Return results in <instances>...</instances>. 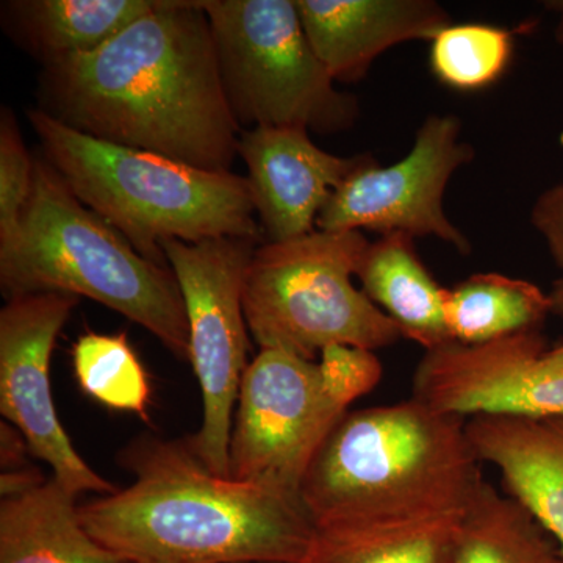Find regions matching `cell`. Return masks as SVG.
I'll return each instance as SVG.
<instances>
[{
  "mask_svg": "<svg viewBox=\"0 0 563 563\" xmlns=\"http://www.w3.org/2000/svg\"><path fill=\"white\" fill-rule=\"evenodd\" d=\"M38 102L74 131L206 172L239 157L203 0H158L99 49L46 63Z\"/></svg>",
  "mask_w": 563,
  "mask_h": 563,
  "instance_id": "6da1fadb",
  "label": "cell"
},
{
  "mask_svg": "<svg viewBox=\"0 0 563 563\" xmlns=\"http://www.w3.org/2000/svg\"><path fill=\"white\" fill-rule=\"evenodd\" d=\"M118 462L133 483L79 506L96 542L128 563H303L301 499L207 468L187 440L140 435Z\"/></svg>",
  "mask_w": 563,
  "mask_h": 563,
  "instance_id": "7a4b0ae2",
  "label": "cell"
},
{
  "mask_svg": "<svg viewBox=\"0 0 563 563\" xmlns=\"http://www.w3.org/2000/svg\"><path fill=\"white\" fill-rule=\"evenodd\" d=\"M466 421L413 396L347 410L299 492L314 529L390 531L462 518L484 483Z\"/></svg>",
  "mask_w": 563,
  "mask_h": 563,
  "instance_id": "3957f363",
  "label": "cell"
},
{
  "mask_svg": "<svg viewBox=\"0 0 563 563\" xmlns=\"http://www.w3.org/2000/svg\"><path fill=\"white\" fill-rule=\"evenodd\" d=\"M7 301L66 292L101 302L190 361V331L179 282L76 198L44 157L35 158L31 198L16 231L0 242Z\"/></svg>",
  "mask_w": 563,
  "mask_h": 563,
  "instance_id": "277c9868",
  "label": "cell"
},
{
  "mask_svg": "<svg viewBox=\"0 0 563 563\" xmlns=\"http://www.w3.org/2000/svg\"><path fill=\"white\" fill-rule=\"evenodd\" d=\"M27 118L43 157L69 190L147 261L169 266L162 250L165 240H261L247 177L206 172L154 152L92 139L40 109L29 110Z\"/></svg>",
  "mask_w": 563,
  "mask_h": 563,
  "instance_id": "5b68a950",
  "label": "cell"
},
{
  "mask_svg": "<svg viewBox=\"0 0 563 563\" xmlns=\"http://www.w3.org/2000/svg\"><path fill=\"white\" fill-rule=\"evenodd\" d=\"M368 244L362 232L314 231L258 246L243 288L258 347L314 362L331 344L376 351L401 340L398 324L352 284Z\"/></svg>",
  "mask_w": 563,
  "mask_h": 563,
  "instance_id": "8992f818",
  "label": "cell"
},
{
  "mask_svg": "<svg viewBox=\"0 0 563 563\" xmlns=\"http://www.w3.org/2000/svg\"><path fill=\"white\" fill-rule=\"evenodd\" d=\"M239 124L339 133L358 118L314 54L295 0H203Z\"/></svg>",
  "mask_w": 563,
  "mask_h": 563,
  "instance_id": "52a82bcc",
  "label": "cell"
},
{
  "mask_svg": "<svg viewBox=\"0 0 563 563\" xmlns=\"http://www.w3.org/2000/svg\"><path fill=\"white\" fill-rule=\"evenodd\" d=\"M257 239L221 236L198 243L165 240L163 254L179 282L190 331V362L202 393V424L187 443L199 461L229 477V440L246 372L243 288Z\"/></svg>",
  "mask_w": 563,
  "mask_h": 563,
  "instance_id": "ba28073f",
  "label": "cell"
},
{
  "mask_svg": "<svg viewBox=\"0 0 563 563\" xmlns=\"http://www.w3.org/2000/svg\"><path fill=\"white\" fill-rule=\"evenodd\" d=\"M347 410L318 362L261 350L243 374L229 440V477L299 499L307 470Z\"/></svg>",
  "mask_w": 563,
  "mask_h": 563,
  "instance_id": "9c48e42d",
  "label": "cell"
},
{
  "mask_svg": "<svg viewBox=\"0 0 563 563\" xmlns=\"http://www.w3.org/2000/svg\"><path fill=\"white\" fill-rule=\"evenodd\" d=\"M473 158L472 144L462 140L461 120L432 114L422 122L412 151L402 161L384 168L374 162L333 190L317 229L435 236L470 254L472 244L444 213L443 198L451 177Z\"/></svg>",
  "mask_w": 563,
  "mask_h": 563,
  "instance_id": "30bf717a",
  "label": "cell"
},
{
  "mask_svg": "<svg viewBox=\"0 0 563 563\" xmlns=\"http://www.w3.org/2000/svg\"><path fill=\"white\" fill-rule=\"evenodd\" d=\"M413 398L444 413L563 417V343L542 329L484 344L450 342L424 352Z\"/></svg>",
  "mask_w": 563,
  "mask_h": 563,
  "instance_id": "8fae6325",
  "label": "cell"
},
{
  "mask_svg": "<svg viewBox=\"0 0 563 563\" xmlns=\"http://www.w3.org/2000/svg\"><path fill=\"white\" fill-rule=\"evenodd\" d=\"M77 303L79 298L66 292H35L9 299L2 307L0 413L70 492L77 496L85 492L109 495L118 488L74 450L52 399V351Z\"/></svg>",
  "mask_w": 563,
  "mask_h": 563,
  "instance_id": "7c38bea8",
  "label": "cell"
},
{
  "mask_svg": "<svg viewBox=\"0 0 563 563\" xmlns=\"http://www.w3.org/2000/svg\"><path fill=\"white\" fill-rule=\"evenodd\" d=\"M252 198L268 243L314 232L322 207L351 174L376 162L373 155L340 157L322 151L302 129L255 128L240 135Z\"/></svg>",
  "mask_w": 563,
  "mask_h": 563,
  "instance_id": "4fadbf2b",
  "label": "cell"
},
{
  "mask_svg": "<svg viewBox=\"0 0 563 563\" xmlns=\"http://www.w3.org/2000/svg\"><path fill=\"white\" fill-rule=\"evenodd\" d=\"M303 32L333 81L361 80L373 62L407 41H432L451 25L432 0H295Z\"/></svg>",
  "mask_w": 563,
  "mask_h": 563,
  "instance_id": "5bb4252c",
  "label": "cell"
},
{
  "mask_svg": "<svg viewBox=\"0 0 563 563\" xmlns=\"http://www.w3.org/2000/svg\"><path fill=\"white\" fill-rule=\"evenodd\" d=\"M466 431L479 461L498 470L504 490L531 510L563 553V417L476 415Z\"/></svg>",
  "mask_w": 563,
  "mask_h": 563,
  "instance_id": "9a60e30c",
  "label": "cell"
},
{
  "mask_svg": "<svg viewBox=\"0 0 563 563\" xmlns=\"http://www.w3.org/2000/svg\"><path fill=\"white\" fill-rule=\"evenodd\" d=\"M77 495L44 481L0 503V563H128L92 539Z\"/></svg>",
  "mask_w": 563,
  "mask_h": 563,
  "instance_id": "2e32d148",
  "label": "cell"
},
{
  "mask_svg": "<svg viewBox=\"0 0 563 563\" xmlns=\"http://www.w3.org/2000/svg\"><path fill=\"white\" fill-rule=\"evenodd\" d=\"M362 291L424 351L453 342L444 318L448 288L418 257L413 236L388 233L369 243L357 274Z\"/></svg>",
  "mask_w": 563,
  "mask_h": 563,
  "instance_id": "e0dca14e",
  "label": "cell"
},
{
  "mask_svg": "<svg viewBox=\"0 0 563 563\" xmlns=\"http://www.w3.org/2000/svg\"><path fill=\"white\" fill-rule=\"evenodd\" d=\"M158 0H11L5 31L43 65L90 54L150 13Z\"/></svg>",
  "mask_w": 563,
  "mask_h": 563,
  "instance_id": "ac0fdd59",
  "label": "cell"
},
{
  "mask_svg": "<svg viewBox=\"0 0 563 563\" xmlns=\"http://www.w3.org/2000/svg\"><path fill=\"white\" fill-rule=\"evenodd\" d=\"M553 313L550 292L525 279L479 273L446 290L444 318L453 342L484 344L542 329Z\"/></svg>",
  "mask_w": 563,
  "mask_h": 563,
  "instance_id": "d6986e66",
  "label": "cell"
},
{
  "mask_svg": "<svg viewBox=\"0 0 563 563\" xmlns=\"http://www.w3.org/2000/svg\"><path fill=\"white\" fill-rule=\"evenodd\" d=\"M454 563H563L528 507L484 479L459 526Z\"/></svg>",
  "mask_w": 563,
  "mask_h": 563,
  "instance_id": "ffe728a7",
  "label": "cell"
},
{
  "mask_svg": "<svg viewBox=\"0 0 563 563\" xmlns=\"http://www.w3.org/2000/svg\"><path fill=\"white\" fill-rule=\"evenodd\" d=\"M459 520L390 529H314L303 563H454Z\"/></svg>",
  "mask_w": 563,
  "mask_h": 563,
  "instance_id": "44dd1931",
  "label": "cell"
},
{
  "mask_svg": "<svg viewBox=\"0 0 563 563\" xmlns=\"http://www.w3.org/2000/svg\"><path fill=\"white\" fill-rule=\"evenodd\" d=\"M74 373L81 390L114 410L147 420V374L124 333H85L73 347Z\"/></svg>",
  "mask_w": 563,
  "mask_h": 563,
  "instance_id": "7402d4cb",
  "label": "cell"
},
{
  "mask_svg": "<svg viewBox=\"0 0 563 563\" xmlns=\"http://www.w3.org/2000/svg\"><path fill=\"white\" fill-rule=\"evenodd\" d=\"M514 41L510 32L485 24L448 25L432 40L433 74L457 90L487 87L509 65Z\"/></svg>",
  "mask_w": 563,
  "mask_h": 563,
  "instance_id": "603a6c76",
  "label": "cell"
},
{
  "mask_svg": "<svg viewBox=\"0 0 563 563\" xmlns=\"http://www.w3.org/2000/svg\"><path fill=\"white\" fill-rule=\"evenodd\" d=\"M35 157L25 146L16 117L9 107L0 113V242L20 224L31 198Z\"/></svg>",
  "mask_w": 563,
  "mask_h": 563,
  "instance_id": "cb8c5ba5",
  "label": "cell"
},
{
  "mask_svg": "<svg viewBox=\"0 0 563 563\" xmlns=\"http://www.w3.org/2000/svg\"><path fill=\"white\" fill-rule=\"evenodd\" d=\"M318 366L325 391L346 410L352 402L374 390L384 374L383 363L374 351L350 344L324 347Z\"/></svg>",
  "mask_w": 563,
  "mask_h": 563,
  "instance_id": "d4e9b609",
  "label": "cell"
},
{
  "mask_svg": "<svg viewBox=\"0 0 563 563\" xmlns=\"http://www.w3.org/2000/svg\"><path fill=\"white\" fill-rule=\"evenodd\" d=\"M531 224L563 274V184L548 188L537 198L531 210Z\"/></svg>",
  "mask_w": 563,
  "mask_h": 563,
  "instance_id": "484cf974",
  "label": "cell"
},
{
  "mask_svg": "<svg viewBox=\"0 0 563 563\" xmlns=\"http://www.w3.org/2000/svg\"><path fill=\"white\" fill-rule=\"evenodd\" d=\"M29 444L24 435L9 421L3 420L0 424V459H2V472L24 468L25 453Z\"/></svg>",
  "mask_w": 563,
  "mask_h": 563,
  "instance_id": "4316f807",
  "label": "cell"
},
{
  "mask_svg": "<svg viewBox=\"0 0 563 563\" xmlns=\"http://www.w3.org/2000/svg\"><path fill=\"white\" fill-rule=\"evenodd\" d=\"M44 481H46V477L36 468H25L24 466V468L2 472V476H0V495H2V498L21 495V493L43 484Z\"/></svg>",
  "mask_w": 563,
  "mask_h": 563,
  "instance_id": "83f0119b",
  "label": "cell"
},
{
  "mask_svg": "<svg viewBox=\"0 0 563 563\" xmlns=\"http://www.w3.org/2000/svg\"><path fill=\"white\" fill-rule=\"evenodd\" d=\"M551 306H553V313L563 317V274L554 282L553 288L550 291Z\"/></svg>",
  "mask_w": 563,
  "mask_h": 563,
  "instance_id": "f1b7e54d",
  "label": "cell"
},
{
  "mask_svg": "<svg viewBox=\"0 0 563 563\" xmlns=\"http://www.w3.org/2000/svg\"><path fill=\"white\" fill-rule=\"evenodd\" d=\"M561 11H562V18H561V27H559V32H561L562 38H563V3H561Z\"/></svg>",
  "mask_w": 563,
  "mask_h": 563,
  "instance_id": "f546056e",
  "label": "cell"
}]
</instances>
